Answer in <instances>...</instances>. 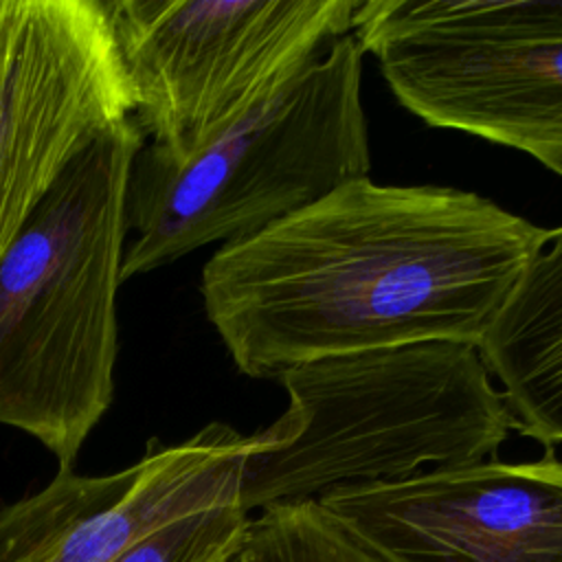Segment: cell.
Returning a JSON list of instances; mask_svg holds the SVG:
<instances>
[{
	"label": "cell",
	"mask_w": 562,
	"mask_h": 562,
	"mask_svg": "<svg viewBox=\"0 0 562 562\" xmlns=\"http://www.w3.org/2000/svg\"><path fill=\"white\" fill-rule=\"evenodd\" d=\"M549 233L472 191L356 178L222 244L200 292L235 367L279 380L325 356L479 345Z\"/></svg>",
	"instance_id": "cell-1"
},
{
	"label": "cell",
	"mask_w": 562,
	"mask_h": 562,
	"mask_svg": "<svg viewBox=\"0 0 562 562\" xmlns=\"http://www.w3.org/2000/svg\"><path fill=\"white\" fill-rule=\"evenodd\" d=\"M134 119L103 130L0 255V426L72 470L114 397Z\"/></svg>",
	"instance_id": "cell-2"
},
{
	"label": "cell",
	"mask_w": 562,
	"mask_h": 562,
	"mask_svg": "<svg viewBox=\"0 0 562 562\" xmlns=\"http://www.w3.org/2000/svg\"><path fill=\"white\" fill-rule=\"evenodd\" d=\"M288 408L250 435L246 512L487 461L512 430L476 345L426 340L325 356L279 375Z\"/></svg>",
	"instance_id": "cell-3"
},
{
	"label": "cell",
	"mask_w": 562,
	"mask_h": 562,
	"mask_svg": "<svg viewBox=\"0 0 562 562\" xmlns=\"http://www.w3.org/2000/svg\"><path fill=\"white\" fill-rule=\"evenodd\" d=\"M362 48L338 37L314 64L187 158L149 143L127 184L123 281L228 244L369 178Z\"/></svg>",
	"instance_id": "cell-4"
},
{
	"label": "cell",
	"mask_w": 562,
	"mask_h": 562,
	"mask_svg": "<svg viewBox=\"0 0 562 562\" xmlns=\"http://www.w3.org/2000/svg\"><path fill=\"white\" fill-rule=\"evenodd\" d=\"M351 35L424 123L562 176V0H369Z\"/></svg>",
	"instance_id": "cell-5"
},
{
	"label": "cell",
	"mask_w": 562,
	"mask_h": 562,
	"mask_svg": "<svg viewBox=\"0 0 562 562\" xmlns=\"http://www.w3.org/2000/svg\"><path fill=\"white\" fill-rule=\"evenodd\" d=\"M358 0H103L149 145L202 149L351 33Z\"/></svg>",
	"instance_id": "cell-6"
},
{
	"label": "cell",
	"mask_w": 562,
	"mask_h": 562,
	"mask_svg": "<svg viewBox=\"0 0 562 562\" xmlns=\"http://www.w3.org/2000/svg\"><path fill=\"white\" fill-rule=\"evenodd\" d=\"M132 99L103 0H0V255Z\"/></svg>",
	"instance_id": "cell-7"
},
{
	"label": "cell",
	"mask_w": 562,
	"mask_h": 562,
	"mask_svg": "<svg viewBox=\"0 0 562 562\" xmlns=\"http://www.w3.org/2000/svg\"><path fill=\"white\" fill-rule=\"evenodd\" d=\"M389 562H562V461H479L318 498Z\"/></svg>",
	"instance_id": "cell-8"
},
{
	"label": "cell",
	"mask_w": 562,
	"mask_h": 562,
	"mask_svg": "<svg viewBox=\"0 0 562 562\" xmlns=\"http://www.w3.org/2000/svg\"><path fill=\"white\" fill-rule=\"evenodd\" d=\"M224 479L195 441H149L110 474L59 470L40 492L0 505V562H108L158 525L224 498Z\"/></svg>",
	"instance_id": "cell-9"
},
{
	"label": "cell",
	"mask_w": 562,
	"mask_h": 562,
	"mask_svg": "<svg viewBox=\"0 0 562 562\" xmlns=\"http://www.w3.org/2000/svg\"><path fill=\"white\" fill-rule=\"evenodd\" d=\"M476 349L501 382L512 428L549 452L562 443V226L527 263Z\"/></svg>",
	"instance_id": "cell-10"
},
{
	"label": "cell",
	"mask_w": 562,
	"mask_h": 562,
	"mask_svg": "<svg viewBox=\"0 0 562 562\" xmlns=\"http://www.w3.org/2000/svg\"><path fill=\"white\" fill-rule=\"evenodd\" d=\"M233 562H389L318 501L279 503L248 520Z\"/></svg>",
	"instance_id": "cell-11"
},
{
	"label": "cell",
	"mask_w": 562,
	"mask_h": 562,
	"mask_svg": "<svg viewBox=\"0 0 562 562\" xmlns=\"http://www.w3.org/2000/svg\"><path fill=\"white\" fill-rule=\"evenodd\" d=\"M248 520L241 498L220 501L158 525L108 562H233Z\"/></svg>",
	"instance_id": "cell-12"
}]
</instances>
